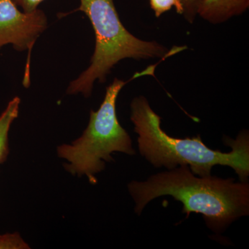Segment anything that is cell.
<instances>
[{"instance_id": "obj_1", "label": "cell", "mask_w": 249, "mask_h": 249, "mask_svg": "<svg viewBox=\"0 0 249 249\" xmlns=\"http://www.w3.org/2000/svg\"><path fill=\"white\" fill-rule=\"evenodd\" d=\"M127 188L138 215L156 198L170 196L182 203L186 218L191 213L201 214L207 227L216 233L249 214V181L197 176L188 165L156 174L145 181H131Z\"/></svg>"}, {"instance_id": "obj_2", "label": "cell", "mask_w": 249, "mask_h": 249, "mask_svg": "<svg viewBox=\"0 0 249 249\" xmlns=\"http://www.w3.org/2000/svg\"><path fill=\"white\" fill-rule=\"evenodd\" d=\"M130 119L138 135L139 151L154 167L172 170L188 165L199 177L211 176L213 168L222 165L231 168L240 181L248 182L249 134L241 131L237 138L224 137V142L231 147L229 152L214 150L205 145L200 136L178 139L161 128V118L150 107L143 96H137L130 104Z\"/></svg>"}, {"instance_id": "obj_3", "label": "cell", "mask_w": 249, "mask_h": 249, "mask_svg": "<svg viewBox=\"0 0 249 249\" xmlns=\"http://www.w3.org/2000/svg\"><path fill=\"white\" fill-rule=\"evenodd\" d=\"M77 11L89 18L94 31L96 44L90 65L67 89L69 95L91 96L96 80L104 83L111 69L126 58L147 60L168 58L186 47L168 50L155 41H145L132 35L121 22L114 0H80Z\"/></svg>"}, {"instance_id": "obj_4", "label": "cell", "mask_w": 249, "mask_h": 249, "mask_svg": "<svg viewBox=\"0 0 249 249\" xmlns=\"http://www.w3.org/2000/svg\"><path fill=\"white\" fill-rule=\"evenodd\" d=\"M157 65L137 72L127 81L115 78L106 89L98 110L90 111L89 124L83 134L71 143L57 147L58 157L67 160L64 167L68 173L87 177L89 183L96 184V175L105 170L106 162L114 160L111 154L135 155L132 139L116 115V101L124 85L139 77L154 76Z\"/></svg>"}, {"instance_id": "obj_5", "label": "cell", "mask_w": 249, "mask_h": 249, "mask_svg": "<svg viewBox=\"0 0 249 249\" xmlns=\"http://www.w3.org/2000/svg\"><path fill=\"white\" fill-rule=\"evenodd\" d=\"M47 25L42 10L24 12L13 0H0V49L11 45L18 52L31 50Z\"/></svg>"}, {"instance_id": "obj_6", "label": "cell", "mask_w": 249, "mask_h": 249, "mask_svg": "<svg viewBox=\"0 0 249 249\" xmlns=\"http://www.w3.org/2000/svg\"><path fill=\"white\" fill-rule=\"evenodd\" d=\"M249 7V0H199L197 15L211 24H222L243 14Z\"/></svg>"}, {"instance_id": "obj_7", "label": "cell", "mask_w": 249, "mask_h": 249, "mask_svg": "<svg viewBox=\"0 0 249 249\" xmlns=\"http://www.w3.org/2000/svg\"><path fill=\"white\" fill-rule=\"evenodd\" d=\"M20 98L16 96L9 101L0 114V165L7 160L9 153V134L11 124L19 116Z\"/></svg>"}, {"instance_id": "obj_8", "label": "cell", "mask_w": 249, "mask_h": 249, "mask_svg": "<svg viewBox=\"0 0 249 249\" xmlns=\"http://www.w3.org/2000/svg\"><path fill=\"white\" fill-rule=\"evenodd\" d=\"M150 5L157 18H160L174 6L178 14H183V6L181 0H150Z\"/></svg>"}, {"instance_id": "obj_9", "label": "cell", "mask_w": 249, "mask_h": 249, "mask_svg": "<svg viewBox=\"0 0 249 249\" xmlns=\"http://www.w3.org/2000/svg\"><path fill=\"white\" fill-rule=\"evenodd\" d=\"M28 245L18 232L0 235V249H29Z\"/></svg>"}, {"instance_id": "obj_10", "label": "cell", "mask_w": 249, "mask_h": 249, "mask_svg": "<svg viewBox=\"0 0 249 249\" xmlns=\"http://www.w3.org/2000/svg\"><path fill=\"white\" fill-rule=\"evenodd\" d=\"M183 6V16L187 22L193 24L197 16L199 0H181Z\"/></svg>"}, {"instance_id": "obj_11", "label": "cell", "mask_w": 249, "mask_h": 249, "mask_svg": "<svg viewBox=\"0 0 249 249\" xmlns=\"http://www.w3.org/2000/svg\"><path fill=\"white\" fill-rule=\"evenodd\" d=\"M24 12H31L38 9V6L45 0H13Z\"/></svg>"}]
</instances>
